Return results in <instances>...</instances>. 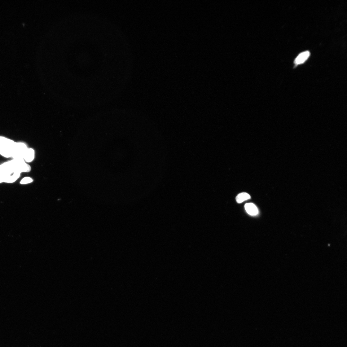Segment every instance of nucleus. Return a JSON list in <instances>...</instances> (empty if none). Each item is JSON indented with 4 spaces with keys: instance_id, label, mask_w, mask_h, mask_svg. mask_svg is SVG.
I'll return each mask as SVG.
<instances>
[{
    "instance_id": "f257e3e1",
    "label": "nucleus",
    "mask_w": 347,
    "mask_h": 347,
    "mask_svg": "<svg viewBox=\"0 0 347 347\" xmlns=\"http://www.w3.org/2000/svg\"><path fill=\"white\" fill-rule=\"evenodd\" d=\"M28 148L27 145L23 143L15 142L12 147V158L13 160H24V155Z\"/></svg>"
},
{
    "instance_id": "f03ea898",
    "label": "nucleus",
    "mask_w": 347,
    "mask_h": 347,
    "mask_svg": "<svg viewBox=\"0 0 347 347\" xmlns=\"http://www.w3.org/2000/svg\"><path fill=\"white\" fill-rule=\"evenodd\" d=\"M15 172L11 160L0 165V175L7 176Z\"/></svg>"
},
{
    "instance_id": "7ed1b4c3",
    "label": "nucleus",
    "mask_w": 347,
    "mask_h": 347,
    "mask_svg": "<svg viewBox=\"0 0 347 347\" xmlns=\"http://www.w3.org/2000/svg\"><path fill=\"white\" fill-rule=\"evenodd\" d=\"M310 55V52L305 51L300 54L294 60L296 65L302 64L305 62Z\"/></svg>"
},
{
    "instance_id": "20e7f679",
    "label": "nucleus",
    "mask_w": 347,
    "mask_h": 347,
    "mask_svg": "<svg viewBox=\"0 0 347 347\" xmlns=\"http://www.w3.org/2000/svg\"><path fill=\"white\" fill-rule=\"evenodd\" d=\"M245 209L247 212L250 215L255 216L257 215L258 211L257 206L253 203H249L245 205Z\"/></svg>"
},
{
    "instance_id": "39448f33",
    "label": "nucleus",
    "mask_w": 347,
    "mask_h": 347,
    "mask_svg": "<svg viewBox=\"0 0 347 347\" xmlns=\"http://www.w3.org/2000/svg\"><path fill=\"white\" fill-rule=\"evenodd\" d=\"M0 155L5 158H12V147L0 145Z\"/></svg>"
},
{
    "instance_id": "423d86ee",
    "label": "nucleus",
    "mask_w": 347,
    "mask_h": 347,
    "mask_svg": "<svg viewBox=\"0 0 347 347\" xmlns=\"http://www.w3.org/2000/svg\"><path fill=\"white\" fill-rule=\"evenodd\" d=\"M21 173L15 172L12 174L9 175L6 178L4 183H14L20 177Z\"/></svg>"
},
{
    "instance_id": "0eeeda50",
    "label": "nucleus",
    "mask_w": 347,
    "mask_h": 347,
    "mask_svg": "<svg viewBox=\"0 0 347 347\" xmlns=\"http://www.w3.org/2000/svg\"><path fill=\"white\" fill-rule=\"evenodd\" d=\"M34 150L32 148H28L24 155V160L26 162H31L34 160Z\"/></svg>"
},
{
    "instance_id": "6e6552de",
    "label": "nucleus",
    "mask_w": 347,
    "mask_h": 347,
    "mask_svg": "<svg viewBox=\"0 0 347 347\" xmlns=\"http://www.w3.org/2000/svg\"><path fill=\"white\" fill-rule=\"evenodd\" d=\"M15 142L6 137L0 136V145L12 147Z\"/></svg>"
},
{
    "instance_id": "1a4fd4ad",
    "label": "nucleus",
    "mask_w": 347,
    "mask_h": 347,
    "mask_svg": "<svg viewBox=\"0 0 347 347\" xmlns=\"http://www.w3.org/2000/svg\"><path fill=\"white\" fill-rule=\"evenodd\" d=\"M251 198V196L246 193H242L239 194L236 197V200L238 203H242Z\"/></svg>"
},
{
    "instance_id": "9d476101",
    "label": "nucleus",
    "mask_w": 347,
    "mask_h": 347,
    "mask_svg": "<svg viewBox=\"0 0 347 347\" xmlns=\"http://www.w3.org/2000/svg\"><path fill=\"white\" fill-rule=\"evenodd\" d=\"M33 181V179L29 177H25L23 178L20 182L21 184L25 185L29 184Z\"/></svg>"
},
{
    "instance_id": "9b49d317",
    "label": "nucleus",
    "mask_w": 347,
    "mask_h": 347,
    "mask_svg": "<svg viewBox=\"0 0 347 347\" xmlns=\"http://www.w3.org/2000/svg\"><path fill=\"white\" fill-rule=\"evenodd\" d=\"M8 175H0V183H3V182H5V180L6 178Z\"/></svg>"
}]
</instances>
